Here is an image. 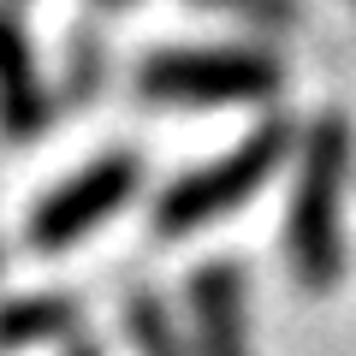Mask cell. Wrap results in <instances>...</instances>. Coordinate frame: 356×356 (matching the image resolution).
Returning <instances> with one entry per match:
<instances>
[{
	"label": "cell",
	"instance_id": "6da1fadb",
	"mask_svg": "<svg viewBox=\"0 0 356 356\" xmlns=\"http://www.w3.org/2000/svg\"><path fill=\"white\" fill-rule=\"evenodd\" d=\"M350 119L344 113H321L309 125L303 143V166H297V191H291V214H285V250H291L297 285L315 297H327L344 280V238H339V184L350 166Z\"/></svg>",
	"mask_w": 356,
	"mask_h": 356
},
{
	"label": "cell",
	"instance_id": "7a4b0ae2",
	"mask_svg": "<svg viewBox=\"0 0 356 356\" xmlns=\"http://www.w3.org/2000/svg\"><path fill=\"white\" fill-rule=\"evenodd\" d=\"M285 89V65L261 48H154L137 65L143 107H250Z\"/></svg>",
	"mask_w": 356,
	"mask_h": 356
},
{
	"label": "cell",
	"instance_id": "3957f363",
	"mask_svg": "<svg viewBox=\"0 0 356 356\" xmlns=\"http://www.w3.org/2000/svg\"><path fill=\"white\" fill-rule=\"evenodd\" d=\"M291 143H297L291 119H261L226 161H214V166H202V172L178 178L172 191H161V202L149 208V232L154 238H184V232H196V226H208V220L243 208L267 178L280 172V161L291 154Z\"/></svg>",
	"mask_w": 356,
	"mask_h": 356
},
{
	"label": "cell",
	"instance_id": "277c9868",
	"mask_svg": "<svg viewBox=\"0 0 356 356\" xmlns=\"http://www.w3.org/2000/svg\"><path fill=\"white\" fill-rule=\"evenodd\" d=\"M137 184H143V161L137 154H102L89 172L65 178L60 191H48L36 202V214H30V250L36 255L72 250L83 232H95L107 214H119V208L137 196Z\"/></svg>",
	"mask_w": 356,
	"mask_h": 356
},
{
	"label": "cell",
	"instance_id": "5b68a950",
	"mask_svg": "<svg viewBox=\"0 0 356 356\" xmlns=\"http://www.w3.org/2000/svg\"><path fill=\"white\" fill-rule=\"evenodd\" d=\"M48 119H54V102L42 95L30 36L13 18V6H0V137L24 143V137H36Z\"/></svg>",
	"mask_w": 356,
	"mask_h": 356
},
{
	"label": "cell",
	"instance_id": "8992f818",
	"mask_svg": "<svg viewBox=\"0 0 356 356\" xmlns=\"http://www.w3.org/2000/svg\"><path fill=\"white\" fill-rule=\"evenodd\" d=\"M191 315L202 356H250L243 344V267L238 261H202L191 273Z\"/></svg>",
	"mask_w": 356,
	"mask_h": 356
},
{
	"label": "cell",
	"instance_id": "52a82bcc",
	"mask_svg": "<svg viewBox=\"0 0 356 356\" xmlns=\"http://www.w3.org/2000/svg\"><path fill=\"white\" fill-rule=\"evenodd\" d=\"M72 339H83V303L65 291L18 297L0 309V356L30 350V344H72Z\"/></svg>",
	"mask_w": 356,
	"mask_h": 356
},
{
	"label": "cell",
	"instance_id": "ba28073f",
	"mask_svg": "<svg viewBox=\"0 0 356 356\" xmlns=\"http://www.w3.org/2000/svg\"><path fill=\"white\" fill-rule=\"evenodd\" d=\"M125 332H131V344H137V356H184V339H178L166 303L143 280L125 291Z\"/></svg>",
	"mask_w": 356,
	"mask_h": 356
},
{
	"label": "cell",
	"instance_id": "9c48e42d",
	"mask_svg": "<svg viewBox=\"0 0 356 356\" xmlns=\"http://www.w3.org/2000/svg\"><path fill=\"white\" fill-rule=\"evenodd\" d=\"M95 89H102V36H95V24H77L72 42H65V95H60V107L83 113L95 102Z\"/></svg>",
	"mask_w": 356,
	"mask_h": 356
},
{
	"label": "cell",
	"instance_id": "30bf717a",
	"mask_svg": "<svg viewBox=\"0 0 356 356\" xmlns=\"http://www.w3.org/2000/svg\"><path fill=\"white\" fill-rule=\"evenodd\" d=\"M191 6H220V13H238L250 24H267V30H291L297 18V0H191Z\"/></svg>",
	"mask_w": 356,
	"mask_h": 356
},
{
	"label": "cell",
	"instance_id": "8fae6325",
	"mask_svg": "<svg viewBox=\"0 0 356 356\" xmlns=\"http://www.w3.org/2000/svg\"><path fill=\"white\" fill-rule=\"evenodd\" d=\"M65 356H102V350H95L89 339H72V344H65Z\"/></svg>",
	"mask_w": 356,
	"mask_h": 356
},
{
	"label": "cell",
	"instance_id": "7c38bea8",
	"mask_svg": "<svg viewBox=\"0 0 356 356\" xmlns=\"http://www.w3.org/2000/svg\"><path fill=\"white\" fill-rule=\"evenodd\" d=\"M6 6H13V0H6ZM95 6H131V0H95Z\"/></svg>",
	"mask_w": 356,
	"mask_h": 356
},
{
	"label": "cell",
	"instance_id": "4fadbf2b",
	"mask_svg": "<svg viewBox=\"0 0 356 356\" xmlns=\"http://www.w3.org/2000/svg\"><path fill=\"white\" fill-rule=\"evenodd\" d=\"M0 261H6V255H0Z\"/></svg>",
	"mask_w": 356,
	"mask_h": 356
}]
</instances>
